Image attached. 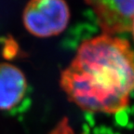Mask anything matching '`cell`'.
Segmentation results:
<instances>
[{"instance_id": "obj_1", "label": "cell", "mask_w": 134, "mask_h": 134, "mask_svg": "<svg viewBox=\"0 0 134 134\" xmlns=\"http://www.w3.org/2000/svg\"><path fill=\"white\" fill-rule=\"evenodd\" d=\"M61 86L84 111L125 110L134 93V51L129 41L103 34L82 42L62 73Z\"/></svg>"}, {"instance_id": "obj_2", "label": "cell", "mask_w": 134, "mask_h": 134, "mask_svg": "<svg viewBox=\"0 0 134 134\" xmlns=\"http://www.w3.org/2000/svg\"><path fill=\"white\" fill-rule=\"evenodd\" d=\"M23 24L37 37H49L63 33L70 20L64 0H30L23 10Z\"/></svg>"}, {"instance_id": "obj_3", "label": "cell", "mask_w": 134, "mask_h": 134, "mask_svg": "<svg viewBox=\"0 0 134 134\" xmlns=\"http://www.w3.org/2000/svg\"><path fill=\"white\" fill-rule=\"evenodd\" d=\"M91 7L103 34L115 36L130 31L134 0H86Z\"/></svg>"}, {"instance_id": "obj_4", "label": "cell", "mask_w": 134, "mask_h": 134, "mask_svg": "<svg viewBox=\"0 0 134 134\" xmlns=\"http://www.w3.org/2000/svg\"><path fill=\"white\" fill-rule=\"evenodd\" d=\"M27 90V81L18 67L0 63V110L8 111L18 105Z\"/></svg>"}, {"instance_id": "obj_5", "label": "cell", "mask_w": 134, "mask_h": 134, "mask_svg": "<svg viewBox=\"0 0 134 134\" xmlns=\"http://www.w3.org/2000/svg\"><path fill=\"white\" fill-rule=\"evenodd\" d=\"M132 33V36H133V38H134V19H133V21H132V24H131V29H130Z\"/></svg>"}]
</instances>
